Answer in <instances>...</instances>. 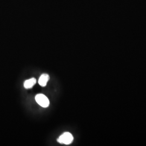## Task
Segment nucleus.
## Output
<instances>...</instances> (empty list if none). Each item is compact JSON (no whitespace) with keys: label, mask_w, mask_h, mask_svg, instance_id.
I'll return each mask as SVG.
<instances>
[{"label":"nucleus","mask_w":146,"mask_h":146,"mask_svg":"<svg viewBox=\"0 0 146 146\" xmlns=\"http://www.w3.org/2000/svg\"><path fill=\"white\" fill-rule=\"evenodd\" d=\"M74 138L72 134L69 132H65L58 139V142L65 145H69L73 142Z\"/></svg>","instance_id":"1"},{"label":"nucleus","mask_w":146,"mask_h":146,"mask_svg":"<svg viewBox=\"0 0 146 146\" xmlns=\"http://www.w3.org/2000/svg\"><path fill=\"white\" fill-rule=\"evenodd\" d=\"M37 103L42 107L46 108L49 105V101L44 95L42 94H37L35 96Z\"/></svg>","instance_id":"2"},{"label":"nucleus","mask_w":146,"mask_h":146,"mask_svg":"<svg viewBox=\"0 0 146 146\" xmlns=\"http://www.w3.org/2000/svg\"><path fill=\"white\" fill-rule=\"evenodd\" d=\"M50 77L47 74H43L41 75L40 78L38 80V84L42 86V87H45L47 85L48 81L49 80Z\"/></svg>","instance_id":"3"},{"label":"nucleus","mask_w":146,"mask_h":146,"mask_svg":"<svg viewBox=\"0 0 146 146\" xmlns=\"http://www.w3.org/2000/svg\"><path fill=\"white\" fill-rule=\"evenodd\" d=\"M36 83V80L35 78H31L25 81L24 87L26 89L31 88Z\"/></svg>","instance_id":"4"}]
</instances>
